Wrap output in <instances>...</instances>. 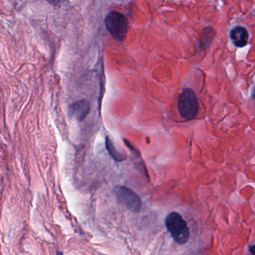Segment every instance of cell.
Instances as JSON below:
<instances>
[{
	"instance_id": "1",
	"label": "cell",
	"mask_w": 255,
	"mask_h": 255,
	"mask_svg": "<svg viewBox=\"0 0 255 255\" xmlns=\"http://www.w3.org/2000/svg\"><path fill=\"white\" fill-rule=\"evenodd\" d=\"M165 225L174 241L178 244L187 243L190 237L189 228L186 221L177 212H172L167 216Z\"/></svg>"
},
{
	"instance_id": "2",
	"label": "cell",
	"mask_w": 255,
	"mask_h": 255,
	"mask_svg": "<svg viewBox=\"0 0 255 255\" xmlns=\"http://www.w3.org/2000/svg\"><path fill=\"white\" fill-rule=\"evenodd\" d=\"M177 109L180 116L186 120H192L197 117L199 110V104L192 89H183L179 96Z\"/></svg>"
},
{
	"instance_id": "3",
	"label": "cell",
	"mask_w": 255,
	"mask_h": 255,
	"mask_svg": "<svg viewBox=\"0 0 255 255\" xmlns=\"http://www.w3.org/2000/svg\"><path fill=\"white\" fill-rule=\"evenodd\" d=\"M105 25L113 38L122 41L128 30V20L123 14L118 11H111L105 18Z\"/></svg>"
},
{
	"instance_id": "4",
	"label": "cell",
	"mask_w": 255,
	"mask_h": 255,
	"mask_svg": "<svg viewBox=\"0 0 255 255\" xmlns=\"http://www.w3.org/2000/svg\"><path fill=\"white\" fill-rule=\"evenodd\" d=\"M115 192L116 198L124 207L134 213L140 211L142 206L141 198L132 189L126 186H119L116 187Z\"/></svg>"
},
{
	"instance_id": "5",
	"label": "cell",
	"mask_w": 255,
	"mask_h": 255,
	"mask_svg": "<svg viewBox=\"0 0 255 255\" xmlns=\"http://www.w3.org/2000/svg\"><path fill=\"white\" fill-rule=\"evenodd\" d=\"M91 106L87 100H80L69 106L70 113L77 120L83 121L90 112Z\"/></svg>"
},
{
	"instance_id": "6",
	"label": "cell",
	"mask_w": 255,
	"mask_h": 255,
	"mask_svg": "<svg viewBox=\"0 0 255 255\" xmlns=\"http://www.w3.org/2000/svg\"><path fill=\"white\" fill-rule=\"evenodd\" d=\"M231 38L236 47H243L249 41V33L245 28L237 26L231 30Z\"/></svg>"
},
{
	"instance_id": "7",
	"label": "cell",
	"mask_w": 255,
	"mask_h": 255,
	"mask_svg": "<svg viewBox=\"0 0 255 255\" xmlns=\"http://www.w3.org/2000/svg\"><path fill=\"white\" fill-rule=\"evenodd\" d=\"M106 147H107V150L108 151L109 154L110 155V156L114 160L117 161V162H122V161L125 160V155L119 153L116 150V147H115L114 144L112 142L111 140L110 139L109 137H107V138H106Z\"/></svg>"
},
{
	"instance_id": "8",
	"label": "cell",
	"mask_w": 255,
	"mask_h": 255,
	"mask_svg": "<svg viewBox=\"0 0 255 255\" xmlns=\"http://www.w3.org/2000/svg\"><path fill=\"white\" fill-rule=\"evenodd\" d=\"M61 0H47V2L53 6H56L60 2Z\"/></svg>"
},
{
	"instance_id": "9",
	"label": "cell",
	"mask_w": 255,
	"mask_h": 255,
	"mask_svg": "<svg viewBox=\"0 0 255 255\" xmlns=\"http://www.w3.org/2000/svg\"><path fill=\"white\" fill-rule=\"evenodd\" d=\"M255 245H252V246H250V247H249V251H250L251 254H252V255H254V254H255Z\"/></svg>"
}]
</instances>
